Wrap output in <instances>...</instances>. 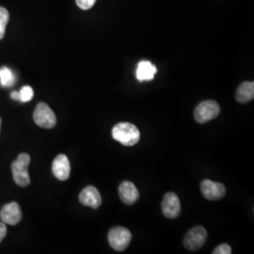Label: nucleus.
<instances>
[{
	"mask_svg": "<svg viewBox=\"0 0 254 254\" xmlns=\"http://www.w3.org/2000/svg\"><path fill=\"white\" fill-rule=\"evenodd\" d=\"M112 136L125 146H134L139 141L140 133L137 127L130 123H119L112 129Z\"/></svg>",
	"mask_w": 254,
	"mask_h": 254,
	"instance_id": "f257e3e1",
	"label": "nucleus"
},
{
	"mask_svg": "<svg viewBox=\"0 0 254 254\" xmlns=\"http://www.w3.org/2000/svg\"><path fill=\"white\" fill-rule=\"evenodd\" d=\"M156 73L157 69L154 64L148 61H141L136 67V79L139 82L151 81Z\"/></svg>",
	"mask_w": 254,
	"mask_h": 254,
	"instance_id": "ddd939ff",
	"label": "nucleus"
},
{
	"mask_svg": "<svg viewBox=\"0 0 254 254\" xmlns=\"http://www.w3.org/2000/svg\"><path fill=\"white\" fill-rule=\"evenodd\" d=\"M1 123H2V121H1V118H0V129H1Z\"/></svg>",
	"mask_w": 254,
	"mask_h": 254,
	"instance_id": "4be33fe9",
	"label": "nucleus"
},
{
	"mask_svg": "<svg viewBox=\"0 0 254 254\" xmlns=\"http://www.w3.org/2000/svg\"><path fill=\"white\" fill-rule=\"evenodd\" d=\"M76 5L81 9H90L93 7L96 0H75Z\"/></svg>",
	"mask_w": 254,
	"mask_h": 254,
	"instance_id": "a211bd4d",
	"label": "nucleus"
},
{
	"mask_svg": "<svg viewBox=\"0 0 254 254\" xmlns=\"http://www.w3.org/2000/svg\"><path fill=\"white\" fill-rule=\"evenodd\" d=\"M15 83V76L8 67L0 68V84L4 88H9Z\"/></svg>",
	"mask_w": 254,
	"mask_h": 254,
	"instance_id": "2eb2a0df",
	"label": "nucleus"
},
{
	"mask_svg": "<svg viewBox=\"0 0 254 254\" xmlns=\"http://www.w3.org/2000/svg\"><path fill=\"white\" fill-rule=\"evenodd\" d=\"M108 239L109 245L113 250L117 252H123L130 244L132 235L127 228L118 226L112 228L109 231Z\"/></svg>",
	"mask_w": 254,
	"mask_h": 254,
	"instance_id": "20e7f679",
	"label": "nucleus"
},
{
	"mask_svg": "<svg viewBox=\"0 0 254 254\" xmlns=\"http://www.w3.org/2000/svg\"><path fill=\"white\" fill-rule=\"evenodd\" d=\"M220 113V107L218 102L214 100L203 101L200 103L194 112V117L197 123L206 124L209 121L217 118Z\"/></svg>",
	"mask_w": 254,
	"mask_h": 254,
	"instance_id": "7ed1b4c3",
	"label": "nucleus"
},
{
	"mask_svg": "<svg viewBox=\"0 0 254 254\" xmlns=\"http://www.w3.org/2000/svg\"><path fill=\"white\" fill-rule=\"evenodd\" d=\"M7 235V226L4 222H0V243L4 239V237Z\"/></svg>",
	"mask_w": 254,
	"mask_h": 254,
	"instance_id": "aec40b11",
	"label": "nucleus"
},
{
	"mask_svg": "<svg viewBox=\"0 0 254 254\" xmlns=\"http://www.w3.org/2000/svg\"><path fill=\"white\" fill-rule=\"evenodd\" d=\"M52 173L55 177L61 181H66L70 177L71 165L65 154H59L52 163Z\"/></svg>",
	"mask_w": 254,
	"mask_h": 254,
	"instance_id": "9d476101",
	"label": "nucleus"
},
{
	"mask_svg": "<svg viewBox=\"0 0 254 254\" xmlns=\"http://www.w3.org/2000/svg\"><path fill=\"white\" fill-rule=\"evenodd\" d=\"M10 97L13 99V100H19V91H12L10 93Z\"/></svg>",
	"mask_w": 254,
	"mask_h": 254,
	"instance_id": "412c9836",
	"label": "nucleus"
},
{
	"mask_svg": "<svg viewBox=\"0 0 254 254\" xmlns=\"http://www.w3.org/2000/svg\"><path fill=\"white\" fill-rule=\"evenodd\" d=\"M1 221L6 225H16L22 219V211L18 203L13 201L4 205L0 211Z\"/></svg>",
	"mask_w": 254,
	"mask_h": 254,
	"instance_id": "1a4fd4ad",
	"label": "nucleus"
},
{
	"mask_svg": "<svg viewBox=\"0 0 254 254\" xmlns=\"http://www.w3.org/2000/svg\"><path fill=\"white\" fill-rule=\"evenodd\" d=\"M200 190L203 197L209 200H221L226 193L225 186L221 183L205 179L200 183Z\"/></svg>",
	"mask_w": 254,
	"mask_h": 254,
	"instance_id": "0eeeda50",
	"label": "nucleus"
},
{
	"mask_svg": "<svg viewBox=\"0 0 254 254\" xmlns=\"http://www.w3.org/2000/svg\"><path fill=\"white\" fill-rule=\"evenodd\" d=\"M30 163L29 154H19L17 159L11 164V172L13 180L19 187H27L30 184V177L28 174V165Z\"/></svg>",
	"mask_w": 254,
	"mask_h": 254,
	"instance_id": "f03ea898",
	"label": "nucleus"
},
{
	"mask_svg": "<svg viewBox=\"0 0 254 254\" xmlns=\"http://www.w3.org/2000/svg\"><path fill=\"white\" fill-rule=\"evenodd\" d=\"M33 120L37 126L45 129H51L57 125V117L53 110L46 103H39L33 113Z\"/></svg>",
	"mask_w": 254,
	"mask_h": 254,
	"instance_id": "39448f33",
	"label": "nucleus"
},
{
	"mask_svg": "<svg viewBox=\"0 0 254 254\" xmlns=\"http://www.w3.org/2000/svg\"><path fill=\"white\" fill-rule=\"evenodd\" d=\"M9 19L8 10L3 7H0V40H2L5 36L6 27L9 22Z\"/></svg>",
	"mask_w": 254,
	"mask_h": 254,
	"instance_id": "dca6fc26",
	"label": "nucleus"
},
{
	"mask_svg": "<svg viewBox=\"0 0 254 254\" xmlns=\"http://www.w3.org/2000/svg\"><path fill=\"white\" fill-rule=\"evenodd\" d=\"M34 96L33 89L29 86H25L19 91V100L24 103L29 102Z\"/></svg>",
	"mask_w": 254,
	"mask_h": 254,
	"instance_id": "f3484780",
	"label": "nucleus"
},
{
	"mask_svg": "<svg viewBox=\"0 0 254 254\" xmlns=\"http://www.w3.org/2000/svg\"><path fill=\"white\" fill-rule=\"evenodd\" d=\"M119 195L121 200L127 204L132 205L136 203L139 198V192L136 186L130 181L123 182L119 187Z\"/></svg>",
	"mask_w": 254,
	"mask_h": 254,
	"instance_id": "f8f14e48",
	"label": "nucleus"
},
{
	"mask_svg": "<svg viewBox=\"0 0 254 254\" xmlns=\"http://www.w3.org/2000/svg\"><path fill=\"white\" fill-rule=\"evenodd\" d=\"M254 98V82H243L237 89L236 99L238 103L246 104L253 100Z\"/></svg>",
	"mask_w": 254,
	"mask_h": 254,
	"instance_id": "4468645a",
	"label": "nucleus"
},
{
	"mask_svg": "<svg viewBox=\"0 0 254 254\" xmlns=\"http://www.w3.org/2000/svg\"><path fill=\"white\" fill-rule=\"evenodd\" d=\"M161 208L166 218H178L181 213V203L178 196L173 192L165 194L161 203Z\"/></svg>",
	"mask_w": 254,
	"mask_h": 254,
	"instance_id": "6e6552de",
	"label": "nucleus"
},
{
	"mask_svg": "<svg viewBox=\"0 0 254 254\" xmlns=\"http://www.w3.org/2000/svg\"><path fill=\"white\" fill-rule=\"evenodd\" d=\"M207 239V231L202 226H196L188 232L184 238V245L191 252L200 250Z\"/></svg>",
	"mask_w": 254,
	"mask_h": 254,
	"instance_id": "423d86ee",
	"label": "nucleus"
},
{
	"mask_svg": "<svg viewBox=\"0 0 254 254\" xmlns=\"http://www.w3.org/2000/svg\"><path fill=\"white\" fill-rule=\"evenodd\" d=\"M232 254V248L228 244H221V245L218 246L214 251H213V254Z\"/></svg>",
	"mask_w": 254,
	"mask_h": 254,
	"instance_id": "6ab92c4d",
	"label": "nucleus"
},
{
	"mask_svg": "<svg viewBox=\"0 0 254 254\" xmlns=\"http://www.w3.org/2000/svg\"><path fill=\"white\" fill-rule=\"evenodd\" d=\"M79 201L85 206L97 209L98 207H100V205L102 204V197H101L100 192L96 188H94L92 186H89L80 192Z\"/></svg>",
	"mask_w": 254,
	"mask_h": 254,
	"instance_id": "9b49d317",
	"label": "nucleus"
}]
</instances>
